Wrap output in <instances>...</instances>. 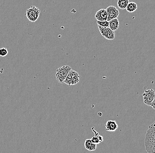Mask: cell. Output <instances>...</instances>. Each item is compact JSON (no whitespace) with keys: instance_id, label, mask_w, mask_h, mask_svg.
<instances>
[{"instance_id":"obj_1","label":"cell","mask_w":155,"mask_h":153,"mask_svg":"<svg viewBox=\"0 0 155 153\" xmlns=\"http://www.w3.org/2000/svg\"><path fill=\"white\" fill-rule=\"evenodd\" d=\"M145 150L148 153H155V121L149 126L145 140Z\"/></svg>"},{"instance_id":"obj_2","label":"cell","mask_w":155,"mask_h":153,"mask_svg":"<svg viewBox=\"0 0 155 153\" xmlns=\"http://www.w3.org/2000/svg\"><path fill=\"white\" fill-rule=\"evenodd\" d=\"M71 70L69 66H64L56 70V77L57 81L60 83H64L68 73Z\"/></svg>"},{"instance_id":"obj_3","label":"cell","mask_w":155,"mask_h":153,"mask_svg":"<svg viewBox=\"0 0 155 153\" xmlns=\"http://www.w3.org/2000/svg\"><path fill=\"white\" fill-rule=\"evenodd\" d=\"M40 10L36 7L33 6L27 10L26 15L29 21L35 22L38 19Z\"/></svg>"},{"instance_id":"obj_4","label":"cell","mask_w":155,"mask_h":153,"mask_svg":"<svg viewBox=\"0 0 155 153\" xmlns=\"http://www.w3.org/2000/svg\"><path fill=\"white\" fill-rule=\"evenodd\" d=\"M80 76L78 72L71 70L67 76L64 83L68 85H74L79 82Z\"/></svg>"},{"instance_id":"obj_5","label":"cell","mask_w":155,"mask_h":153,"mask_svg":"<svg viewBox=\"0 0 155 153\" xmlns=\"http://www.w3.org/2000/svg\"><path fill=\"white\" fill-rule=\"evenodd\" d=\"M142 96L144 104L147 106H151L155 98V91L153 89L145 90Z\"/></svg>"},{"instance_id":"obj_6","label":"cell","mask_w":155,"mask_h":153,"mask_svg":"<svg viewBox=\"0 0 155 153\" xmlns=\"http://www.w3.org/2000/svg\"><path fill=\"white\" fill-rule=\"evenodd\" d=\"M97 25L100 33L104 38L110 40L115 38V32L112 31L109 27H103Z\"/></svg>"},{"instance_id":"obj_7","label":"cell","mask_w":155,"mask_h":153,"mask_svg":"<svg viewBox=\"0 0 155 153\" xmlns=\"http://www.w3.org/2000/svg\"><path fill=\"white\" fill-rule=\"evenodd\" d=\"M106 10L107 15V21L109 22L111 19L118 18L120 12L116 7L112 5L109 6L106 9Z\"/></svg>"},{"instance_id":"obj_8","label":"cell","mask_w":155,"mask_h":153,"mask_svg":"<svg viewBox=\"0 0 155 153\" xmlns=\"http://www.w3.org/2000/svg\"><path fill=\"white\" fill-rule=\"evenodd\" d=\"M95 18L97 21H104L107 20V15L106 9H101L97 12Z\"/></svg>"},{"instance_id":"obj_9","label":"cell","mask_w":155,"mask_h":153,"mask_svg":"<svg viewBox=\"0 0 155 153\" xmlns=\"http://www.w3.org/2000/svg\"><path fill=\"white\" fill-rule=\"evenodd\" d=\"M105 129L107 131L110 132H114L118 128L117 122L115 120H108L105 124Z\"/></svg>"},{"instance_id":"obj_10","label":"cell","mask_w":155,"mask_h":153,"mask_svg":"<svg viewBox=\"0 0 155 153\" xmlns=\"http://www.w3.org/2000/svg\"><path fill=\"white\" fill-rule=\"evenodd\" d=\"M85 148L90 151H94L97 148V144H94L91 139H87L84 143Z\"/></svg>"},{"instance_id":"obj_11","label":"cell","mask_w":155,"mask_h":153,"mask_svg":"<svg viewBox=\"0 0 155 153\" xmlns=\"http://www.w3.org/2000/svg\"><path fill=\"white\" fill-rule=\"evenodd\" d=\"M119 25L120 23L118 18L111 19L109 21V28L114 32L119 29Z\"/></svg>"},{"instance_id":"obj_12","label":"cell","mask_w":155,"mask_h":153,"mask_svg":"<svg viewBox=\"0 0 155 153\" xmlns=\"http://www.w3.org/2000/svg\"><path fill=\"white\" fill-rule=\"evenodd\" d=\"M137 8V5L135 2H131L129 3L128 5L126 8V10L129 12H135Z\"/></svg>"},{"instance_id":"obj_13","label":"cell","mask_w":155,"mask_h":153,"mask_svg":"<svg viewBox=\"0 0 155 153\" xmlns=\"http://www.w3.org/2000/svg\"><path fill=\"white\" fill-rule=\"evenodd\" d=\"M91 140L94 144L97 145V144H100L101 142L103 141V137L101 135H99L97 133L92 137Z\"/></svg>"},{"instance_id":"obj_14","label":"cell","mask_w":155,"mask_h":153,"mask_svg":"<svg viewBox=\"0 0 155 153\" xmlns=\"http://www.w3.org/2000/svg\"><path fill=\"white\" fill-rule=\"evenodd\" d=\"M129 3V0H118L117 6L121 9H125Z\"/></svg>"},{"instance_id":"obj_15","label":"cell","mask_w":155,"mask_h":153,"mask_svg":"<svg viewBox=\"0 0 155 153\" xmlns=\"http://www.w3.org/2000/svg\"><path fill=\"white\" fill-rule=\"evenodd\" d=\"M8 54V50L5 47H2L0 48V56L1 57H5Z\"/></svg>"},{"instance_id":"obj_16","label":"cell","mask_w":155,"mask_h":153,"mask_svg":"<svg viewBox=\"0 0 155 153\" xmlns=\"http://www.w3.org/2000/svg\"><path fill=\"white\" fill-rule=\"evenodd\" d=\"M97 24L99 26L103 27H109V22L106 21H97Z\"/></svg>"},{"instance_id":"obj_17","label":"cell","mask_w":155,"mask_h":153,"mask_svg":"<svg viewBox=\"0 0 155 153\" xmlns=\"http://www.w3.org/2000/svg\"><path fill=\"white\" fill-rule=\"evenodd\" d=\"M154 110H155V98L154 100L153 101V103H152L151 106Z\"/></svg>"}]
</instances>
